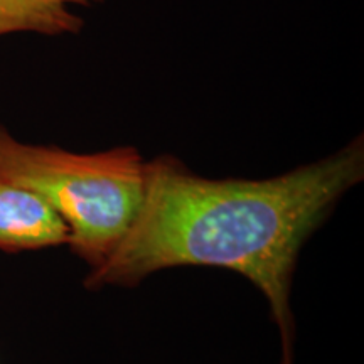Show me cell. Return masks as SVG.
<instances>
[{
    "mask_svg": "<svg viewBox=\"0 0 364 364\" xmlns=\"http://www.w3.org/2000/svg\"><path fill=\"white\" fill-rule=\"evenodd\" d=\"M364 176V142L270 179H206L172 156L145 162V196L115 252L86 287H135L172 267L233 270L258 287L280 332L282 364H294L290 292L297 258L336 203Z\"/></svg>",
    "mask_w": 364,
    "mask_h": 364,
    "instance_id": "obj_1",
    "label": "cell"
},
{
    "mask_svg": "<svg viewBox=\"0 0 364 364\" xmlns=\"http://www.w3.org/2000/svg\"><path fill=\"white\" fill-rule=\"evenodd\" d=\"M0 179L33 191L66 223L70 247L97 268L134 225L145 196V162L134 147L75 154L31 145L0 127Z\"/></svg>",
    "mask_w": 364,
    "mask_h": 364,
    "instance_id": "obj_2",
    "label": "cell"
},
{
    "mask_svg": "<svg viewBox=\"0 0 364 364\" xmlns=\"http://www.w3.org/2000/svg\"><path fill=\"white\" fill-rule=\"evenodd\" d=\"M70 243L66 223L33 191L0 179V250L26 252Z\"/></svg>",
    "mask_w": 364,
    "mask_h": 364,
    "instance_id": "obj_3",
    "label": "cell"
},
{
    "mask_svg": "<svg viewBox=\"0 0 364 364\" xmlns=\"http://www.w3.org/2000/svg\"><path fill=\"white\" fill-rule=\"evenodd\" d=\"M105 0H0V38L11 34H78L85 21L73 9Z\"/></svg>",
    "mask_w": 364,
    "mask_h": 364,
    "instance_id": "obj_4",
    "label": "cell"
}]
</instances>
